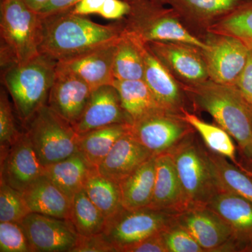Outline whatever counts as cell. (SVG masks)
Listing matches in <instances>:
<instances>
[{
	"mask_svg": "<svg viewBox=\"0 0 252 252\" xmlns=\"http://www.w3.org/2000/svg\"><path fill=\"white\" fill-rule=\"evenodd\" d=\"M70 220L79 235L91 236L102 233L107 219L82 189L72 197Z\"/></svg>",
	"mask_w": 252,
	"mask_h": 252,
	"instance_id": "4dcf8cb0",
	"label": "cell"
},
{
	"mask_svg": "<svg viewBox=\"0 0 252 252\" xmlns=\"http://www.w3.org/2000/svg\"><path fill=\"white\" fill-rule=\"evenodd\" d=\"M153 156L129 130L114 144L97 170L100 175L119 184Z\"/></svg>",
	"mask_w": 252,
	"mask_h": 252,
	"instance_id": "44dd1931",
	"label": "cell"
},
{
	"mask_svg": "<svg viewBox=\"0 0 252 252\" xmlns=\"http://www.w3.org/2000/svg\"><path fill=\"white\" fill-rule=\"evenodd\" d=\"M207 33L233 36L252 48V2L212 25Z\"/></svg>",
	"mask_w": 252,
	"mask_h": 252,
	"instance_id": "d6a6232c",
	"label": "cell"
},
{
	"mask_svg": "<svg viewBox=\"0 0 252 252\" xmlns=\"http://www.w3.org/2000/svg\"><path fill=\"white\" fill-rule=\"evenodd\" d=\"M124 30L123 19L104 26L75 14L73 8L41 16L39 54L56 63L69 61L114 42Z\"/></svg>",
	"mask_w": 252,
	"mask_h": 252,
	"instance_id": "6da1fadb",
	"label": "cell"
},
{
	"mask_svg": "<svg viewBox=\"0 0 252 252\" xmlns=\"http://www.w3.org/2000/svg\"><path fill=\"white\" fill-rule=\"evenodd\" d=\"M56 65L57 63L39 54L29 62L1 69L3 84L24 126L39 109L47 104L56 77Z\"/></svg>",
	"mask_w": 252,
	"mask_h": 252,
	"instance_id": "277c9868",
	"label": "cell"
},
{
	"mask_svg": "<svg viewBox=\"0 0 252 252\" xmlns=\"http://www.w3.org/2000/svg\"><path fill=\"white\" fill-rule=\"evenodd\" d=\"M168 252H205L188 230L175 223L162 231Z\"/></svg>",
	"mask_w": 252,
	"mask_h": 252,
	"instance_id": "8d00e7d4",
	"label": "cell"
},
{
	"mask_svg": "<svg viewBox=\"0 0 252 252\" xmlns=\"http://www.w3.org/2000/svg\"><path fill=\"white\" fill-rule=\"evenodd\" d=\"M252 0H165L189 31L203 39L207 30ZM204 41V40H203Z\"/></svg>",
	"mask_w": 252,
	"mask_h": 252,
	"instance_id": "5bb4252c",
	"label": "cell"
},
{
	"mask_svg": "<svg viewBox=\"0 0 252 252\" xmlns=\"http://www.w3.org/2000/svg\"><path fill=\"white\" fill-rule=\"evenodd\" d=\"M142 53L144 66L143 81L164 109L172 114L182 115L183 111L187 109V102L190 99L182 84L145 43H142Z\"/></svg>",
	"mask_w": 252,
	"mask_h": 252,
	"instance_id": "2e32d148",
	"label": "cell"
},
{
	"mask_svg": "<svg viewBox=\"0 0 252 252\" xmlns=\"http://www.w3.org/2000/svg\"><path fill=\"white\" fill-rule=\"evenodd\" d=\"M24 1L31 9L38 12L49 0H24Z\"/></svg>",
	"mask_w": 252,
	"mask_h": 252,
	"instance_id": "ee69618b",
	"label": "cell"
},
{
	"mask_svg": "<svg viewBox=\"0 0 252 252\" xmlns=\"http://www.w3.org/2000/svg\"><path fill=\"white\" fill-rule=\"evenodd\" d=\"M182 118L193 127L195 132H198L208 150L226 158L240 170L252 177V173L248 169L238 161L233 137L224 129L220 126L204 122L198 116L189 112L188 109L183 111Z\"/></svg>",
	"mask_w": 252,
	"mask_h": 252,
	"instance_id": "4316f807",
	"label": "cell"
},
{
	"mask_svg": "<svg viewBox=\"0 0 252 252\" xmlns=\"http://www.w3.org/2000/svg\"><path fill=\"white\" fill-rule=\"evenodd\" d=\"M130 132L153 155L158 156L168 153L195 131L182 115L164 112L134 123Z\"/></svg>",
	"mask_w": 252,
	"mask_h": 252,
	"instance_id": "8fae6325",
	"label": "cell"
},
{
	"mask_svg": "<svg viewBox=\"0 0 252 252\" xmlns=\"http://www.w3.org/2000/svg\"><path fill=\"white\" fill-rule=\"evenodd\" d=\"M115 124L132 122L123 107L119 93L112 84L93 91L84 112L73 127L79 135Z\"/></svg>",
	"mask_w": 252,
	"mask_h": 252,
	"instance_id": "e0dca14e",
	"label": "cell"
},
{
	"mask_svg": "<svg viewBox=\"0 0 252 252\" xmlns=\"http://www.w3.org/2000/svg\"></svg>",
	"mask_w": 252,
	"mask_h": 252,
	"instance_id": "7dc6e473",
	"label": "cell"
},
{
	"mask_svg": "<svg viewBox=\"0 0 252 252\" xmlns=\"http://www.w3.org/2000/svg\"><path fill=\"white\" fill-rule=\"evenodd\" d=\"M149 207L180 214L189 204L169 153L157 156L156 180L153 197Z\"/></svg>",
	"mask_w": 252,
	"mask_h": 252,
	"instance_id": "7402d4cb",
	"label": "cell"
},
{
	"mask_svg": "<svg viewBox=\"0 0 252 252\" xmlns=\"http://www.w3.org/2000/svg\"><path fill=\"white\" fill-rule=\"evenodd\" d=\"M112 85L117 89L123 107L132 124L155 114L169 112L158 102L143 80H114Z\"/></svg>",
	"mask_w": 252,
	"mask_h": 252,
	"instance_id": "cb8c5ba5",
	"label": "cell"
},
{
	"mask_svg": "<svg viewBox=\"0 0 252 252\" xmlns=\"http://www.w3.org/2000/svg\"><path fill=\"white\" fill-rule=\"evenodd\" d=\"M147 45L182 85L210 79L203 50L180 41H152Z\"/></svg>",
	"mask_w": 252,
	"mask_h": 252,
	"instance_id": "4fadbf2b",
	"label": "cell"
},
{
	"mask_svg": "<svg viewBox=\"0 0 252 252\" xmlns=\"http://www.w3.org/2000/svg\"><path fill=\"white\" fill-rule=\"evenodd\" d=\"M106 0H81L73 7L75 14L86 16L98 14Z\"/></svg>",
	"mask_w": 252,
	"mask_h": 252,
	"instance_id": "7bdbcfd3",
	"label": "cell"
},
{
	"mask_svg": "<svg viewBox=\"0 0 252 252\" xmlns=\"http://www.w3.org/2000/svg\"><path fill=\"white\" fill-rule=\"evenodd\" d=\"M26 132L44 167L79 152V135L47 104L26 124Z\"/></svg>",
	"mask_w": 252,
	"mask_h": 252,
	"instance_id": "52a82bcc",
	"label": "cell"
},
{
	"mask_svg": "<svg viewBox=\"0 0 252 252\" xmlns=\"http://www.w3.org/2000/svg\"><path fill=\"white\" fill-rule=\"evenodd\" d=\"M203 40L209 49L203 51L210 80L235 86L248 61L250 49L233 36L207 33Z\"/></svg>",
	"mask_w": 252,
	"mask_h": 252,
	"instance_id": "9c48e42d",
	"label": "cell"
},
{
	"mask_svg": "<svg viewBox=\"0 0 252 252\" xmlns=\"http://www.w3.org/2000/svg\"><path fill=\"white\" fill-rule=\"evenodd\" d=\"M156 166L157 156H153L119 183L124 208L134 210L149 206L155 185Z\"/></svg>",
	"mask_w": 252,
	"mask_h": 252,
	"instance_id": "d4e9b609",
	"label": "cell"
},
{
	"mask_svg": "<svg viewBox=\"0 0 252 252\" xmlns=\"http://www.w3.org/2000/svg\"><path fill=\"white\" fill-rule=\"evenodd\" d=\"M235 86L245 100L252 106V49H250L248 61Z\"/></svg>",
	"mask_w": 252,
	"mask_h": 252,
	"instance_id": "60d3db41",
	"label": "cell"
},
{
	"mask_svg": "<svg viewBox=\"0 0 252 252\" xmlns=\"http://www.w3.org/2000/svg\"><path fill=\"white\" fill-rule=\"evenodd\" d=\"M177 214L144 207L127 210L123 208L106 220L102 235L117 252L166 229L177 220Z\"/></svg>",
	"mask_w": 252,
	"mask_h": 252,
	"instance_id": "ba28073f",
	"label": "cell"
},
{
	"mask_svg": "<svg viewBox=\"0 0 252 252\" xmlns=\"http://www.w3.org/2000/svg\"><path fill=\"white\" fill-rule=\"evenodd\" d=\"M22 132L18 130L14 111L9 96L5 89L0 93V147L1 155L7 152L11 145L19 138Z\"/></svg>",
	"mask_w": 252,
	"mask_h": 252,
	"instance_id": "e575fe53",
	"label": "cell"
},
{
	"mask_svg": "<svg viewBox=\"0 0 252 252\" xmlns=\"http://www.w3.org/2000/svg\"><path fill=\"white\" fill-rule=\"evenodd\" d=\"M41 16L24 0H1V69L39 56Z\"/></svg>",
	"mask_w": 252,
	"mask_h": 252,
	"instance_id": "3957f363",
	"label": "cell"
},
{
	"mask_svg": "<svg viewBox=\"0 0 252 252\" xmlns=\"http://www.w3.org/2000/svg\"><path fill=\"white\" fill-rule=\"evenodd\" d=\"M81 0H49L39 11L41 16H46L74 7Z\"/></svg>",
	"mask_w": 252,
	"mask_h": 252,
	"instance_id": "b9f144b4",
	"label": "cell"
},
{
	"mask_svg": "<svg viewBox=\"0 0 252 252\" xmlns=\"http://www.w3.org/2000/svg\"><path fill=\"white\" fill-rule=\"evenodd\" d=\"M210 154L223 190L237 194L252 203V177L228 161L226 158L210 151Z\"/></svg>",
	"mask_w": 252,
	"mask_h": 252,
	"instance_id": "1f68e13d",
	"label": "cell"
},
{
	"mask_svg": "<svg viewBox=\"0 0 252 252\" xmlns=\"http://www.w3.org/2000/svg\"><path fill=\"white\" fill-rule=\"evenodd\" d=\"M228 223L240 252H252V203L228 190L217 193L206 205Z\"/></svg>",
	"mask_w": 252,
	"mask_h": 252,
	"instance_id": "d6986e66",
	"label": "cell"
},
{
	"mask_svg": "<svg viewBox=\"0 0 252 252\" xmlns=\"http://www.w3.org/2000/svg\"><path fill=\"white\" fill-rule=\"evenodd\" d=\"M130 6L124 18V31L147 44L152 41H180L205 51L206 42L189 31L172 7L153 0H125Z\"/></svg>",
	"mask_w": 252,
	"mask_h": 252,
	"instance_id": "5b68a950",
	"label": "cell"
},
{
	"mask_svg": "<svg viewBox=\"0 0 252 252\" xmlns=\"http://www.w3.org/2000/svg\"><path fill=\"white\" fill-rule=\"evenodd\" d=\"M31 213L22 192L1 181L0 221L21 222Z\"/></svg>",
	"mask_w": 252,
	"mask_h": 252,
	"instance_id": "836d02e7",
	"label": "cell"
},
{
	"mask_svg": "<svg viewBox=\"0 0 252 252\" xmlns=\"http://www.w3.org/2000/svg\"><path fill=\"white\" fill-rule=\"evenodd\" d=\"M84 189L106 219L123 208L119 184L100 175L96 167L89 174Z\"/></svg>",
	"mask_w": 252,
	"mask_h": 252,
	"instance_id": "f546056e",
	"label": "cell"
},
{
	"mask_svg": "<svg viewBox=\"0 0 252 252\" xmlns=\"http://www.w3.org/2000/svg\"><path fill=\"white\" fill-rule=\"evenodd\" d=\"M190 102L209 113L218 126L238 144L248 162L252 160V106L236 86L207 80L196 85H182Z\"/></svg>",
	"mask_w": 252,
	"mask_h": 252,
	"instance_id": "7a4b0ae2",
	"label": "cell"
},
{
	"mask_svg": "<svg viewBox=\"0 0 252 252\" xmlns=\"http://www.w3.org/2000/svg\"><path fill=\"white\" fill-rule=\"evenodd\" d=\"M118 39L74 59L57 63L56 67L80 78L93 91L112 84L114 81L113 64Z\"/></svg>",
	"mask_w": 252,
	"mask_h": 252,
	"instance_id": "ffe728a7",
	"label": "cell"
},
{
	"mask_svg": "<svg viewBox=\"0 0 252 252\" xmlns=\"http://www.w3.org/2000/svg\"><path fill=\"white\" fill-rule=\"evenodd\" d=\"M168 153L173 160L189 208L206 206L217 193L223 190L210 151L199 143L195 132Z\"/></svg>",
	"mask_w": 252,
	"mask_h": 252,
	"instance_id": "8992f818",
	"label": "cell"
},
{
	"mask_svg": "<svg viewBox=\"0 0 252 252\" xmlns=\"http://www.w3.org/2000/svg\"><path fill=\"white\" fill-rule=\"evenodd\" d=\"M0 252H31L21 222H0Z\"/></svg>",
	"mask_w": 252,
	"mask_h": 252,
	"instance_id": "d590c367",
	"label": "cell"
},
{
	"mask_svg": "<svg viewBox=\"0 0 252 252\" xmlns=\"http://www.w3.org/2000/svg\"><path fill=\"white\" fill-rule=\"evenodd\" d=\"M177 221L198 242L205 252H240L233 230L207 206H195L177 214Z\"/></svg>",
	"mask_w": 252,
	"mask_h": 252,
	"instance_id": "30bf717a",
	"label": "cell"
},
{
	"mask_svg": "<svg viewBox=\"0 0 252 252\" xmlns=\"http://www.w3.org/2000/svg\"><path fill=\"white\" fill-rule=\"evenodd\" d=\"M162 231L126 247L123 249L122 252H168L164 241Z\"/></svg>",
	"mask_w": 252,
	"mask_h": 252,
	"instance_id": "f35d334b",
	"label": "cell"
},
{
	"mask_svg": "<svg viewBox=\"0 0 252 252\" xmlns=\"http://www.w3.org/2000/svg\"><path fill=\"white\" fill-rule=\"evenodd\" d=\"M31 212L70 220L72 198L43 175L22 192Z\"/></svg>",
	"mask_w": 252,
	"mask_h": 252,
	"instance_id": "603a6c76",
	"label": "cell"
},
{
	"mask_svg": "<svg viewBox=\"0 0 252 252\" xmlns=\"http://www.w3.org/2000/svg\"><path fill=\"white\" fill-rule=\"evenodd\" d=\"M130 124H115L89 131L79 135V152L97 168L107 157L113 146L122 136L128 132Z\"/></svg>",
	"mask_w": 252,
	"mask_h": 252,
	"instance_id": "f1b7e54d",
	"label": "cell"
},
{
	"mask_svg": "<svg viewBox=\"0 0 252 252\" xmlns=\"http://www.w3.org/2000/svg\"><path fill=\"white\" fill-rule=\"evenodd\" d=\"M93 89L80 78L56 67L47 105L74 126L84 112Z\"/></svg>",
	"mask_w": 252,
	"mask_h": 252,
	"instance_id": "ac0fdd59",
	"label": "cell"
},
{
	"mask_svg": "<svg viewBox=\"0 0 252 252\" xmlns=\"http://www.w3.org/2000/svg\"><path fill=\"white\" fill-rule=\"evenodd\" d=\"M72 252H117V250L102 233H99L91 236L79 235Z\"/></svg>",
	"mask_w": 252,
	"mask_h": 252,
	"instance_id": "74e56055",
	"label": "cell"
},
{
	"mask_svg": "<svg viewBox=\"0 0 252 252\" xmlns=\"http://www.w3.org/2000/svg\"><path fill=\"white\" fill-rule=\"evenodd\" d=\"M0 173L1 181L21 192L44 175V166L27 132H22L7 152L1 155Z\"/></svg>",
	"mask_w": 252,
	"mask_h": 252,
	"instance_id": "9a60e30c",
	"label": "cell"
},
{
	"mask_svg": "<svg viewBox=\"0 0 252 252\" xmlns=\"http://www.w3.org/2000/svg\"><path fill=\"white\" fill-rule=\"evenodd\" d=\"M130 6L125 0H106L99 15L108 20L120 21L128 14Z\"/></svg>",
	"mask_w": 252,
	"mask_h": 252,
	"instance_id": "ab89813d",
	"label": "cell"
},
{
	"mask_svg": "<svg viewBox=\"0 0 252 252\" xmlns=\"http://www.w3.org/2000/svg\"><path fill=\"white\" fill-rule=\"evenodd\" d=\"M94 168L79 152L44 167V176L69 198L84 189L89 174Z\"/></svg>",
	"mask_w": 252,
	"mask_h": 252,
	"instance_id": "484cf974",
	"label": "cell"
},
{
	"mask_svg": "<svg viewBox=\"0 0 252 252\" xmlns=\"http://www.w3.org/2000/svg\"><path fill=\"white\" fill-rule=\"evenodd\" d=\"M21 223L31 252H72L79 240L69 220L31 212Z\"/></svg>",
	"mask_w": 252,
	"mask_h": 252,
	"instance_id": "7c38bea8",
	"label": "cell"
},
{
	"mask_svg": "<svg viewBox=\"0 0 252 252\" xmlns=\"http://www.w3.org/2000/svg\"><path fill=\"white\" fill-rule=\"evenodd\" d=\"M153 1H157V2L165 4V0H153Z\"/></svg>",
	"mask_w": 252,
	"mask_h": 252,
	"instance_id": "f6af8a7d",
	"label": "cell"
},
{
	"mask_svg": "<svg viewBox=\"0 0 252 252\" xmlns=\"http://www.w3.org/2000/svg\"><path fill=\"white\" fill-rule=\"evenodd\" d=\"M142 41L123 32L118 39L113 64L114 80H143L144 60Z\"/></svg>",
	"mask_w": 252,
	"mask_h": 252,
	"instance_id": "83f0119b",
	"label": "cell"
},
{
	"mask_svg": "<svg viewBox=\"0 0 252 252\" xmlns=\"http://www.w3.org/2000/svg\"><path fill=\"white\" fill-rule=\"evenodd\" d=\"M249 163H250V169H249V170H250V171L251 172L252 177V160H251V161L249 162Z\"/></svg>",
	"mask_w": 252,
	"mask_h": 252,
	"instance_id": "bcb514c9",
	"label": "cell"
}]
</instances>
